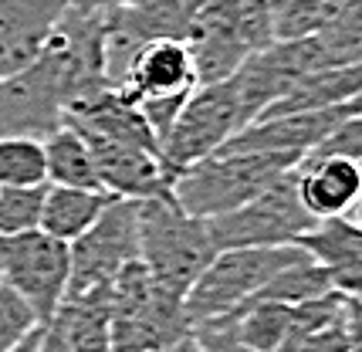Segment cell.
I'll return each instance as SVG.
<instances>
[{"label": "cell", "instance_id": "8", "mask_svg": "<svg viewBox=\"0 0 362 352\" xmlns=\"http://www.w3.org/2000/svg\"><path fill=\"white\" fill-rule=\"evenodd\" d=\"M217 251L234 247H278L295 240L315 227V217L298 200V170L284 173L274 187L254 196L251 204L230 210L223 217L206 221Z\"/></svg>", "mask_w": 362, "mask_h": 352}, {"label": "cell", "instance_id": "6", "mask_svg": "<svg viewBox=\"0 0 362 352\" xmlns=\"http://www.w3.org/2000/svg\"><path fill=\"white\" fill-rule=\"evenodd\" d=\"M312 261L298 244H278V247H234L217 251V257L204 268V274L193 281V288L183 298L189 329L206 322L230 319L240 305L261 291L271 278L291 264Z\"/></svg>", "mask_w": 362, "mask_h": 352}, {"label": "cell", "instance_id": "3", "mask_svg": "<svg viewBox=\"0 0 362 352\" xmlns=\"http://www.w3.org/2000/svg\"><path fill=\"white\" fill-rule=\"evenodd\" d=\"M268 45H274L271 0H204L187 37L197 85L234 78L237 68Z\"/></svg>", "mask_w": 362, "mask_h": 352}, {"label": "cell", "instance_id": "33", "mask_svg": "<svg viewBox=\"0 0 362 352\" xmlns=\"http://www.w3.org/2000/svg\"><path fill=\"white\" fill-rule=\"evenodd\" d=\"M346 332H349V352H362V302L346 295Z\"/></svg>", "mask_w": 362, "mask_h": 352}, {"label": "cell", "instance_id": "32", "mask_svg": "<svg viewBox=\"0 0 362 352\" xmlns=\"http://www.w3.org/2000/svg\"><path fill=\"white\" fill-rule=\"evenodd\" d=\"M332 274V288L342 291V295H352V298H362V261L356 264H346L339 271H329Z\"/></svg>", "mask_w": 362, "mask_h": 352}, {"label": "cell", "instance_id": "5", "mask_svg": "<svg viewBox=\"0 0 362 352\" xmlns=\"http://www.w3.org/2000/svg\"><path fill=\"white\" fill-rule=\"evenodd\" d=\"M189 332L183 298L159 288L139 257L112 278V352H163Z\"/></svg>", "mask_w": 362, "mask_h": 352}, {"label": "cell", "instance_id": "25", "mask_svg": "<svg viewBox=\"0 0 362 352\" xmlns=\"http://www.w3.org/2000/svg\"><path fill=\"white\" fill-rule=\"evenodd\" d=\"M45 180V146L24 136H0V187H37Z\"/></svg>", "mask_w": 362, "mask_h": 352}, {"label": "cell", "instance_id": "12", "mask_svg": "<svg viewBox=\"0 0 362 352\" xmlns=\"http://www.w3.org/2000/svg\"><path fill=\"white\" fill-rule=\"evenodd\" d=\"M204 0H136L105 14V68L119 88L129 54L146 41H187Z\"/></svg>", "mask_w": 362, "mask_h": 352}, {"label": "cell", "instance_id": "17", "mask_svg": "<svg viewBox=\"0 0 362 352\" xmlns=\"http://www.w3.org/2000/svg\"><path fill=\"white\" fill-rule=\"evenodd\" d=\"M362 196V163L349 156H305L298 166V200L315 221L346 217Z\"/></svg>", "mask_w": 362, "mask_h": 352}, {"label": "cell", "instance_id": "23", "mask_svg": "<svg viewBox=\"0 0 362 352\" xmlns=\"http://www.w3.org/2000/svg\"><path fill=\"white\" fill-rule=\"evenodd\" d=\"M329 291H335L332 288V274L325 271L322 264H315V261H301V264H291V268L278 271L264 288L254 291L240 308L257 305V302L301 305V302H308V298H322V295H329ZM240 308H237V312H240Z\"/></svg>", "mask_w": 362, "mask_h": 352}, {"label": "cell", "instance_id": "4", "mask_svg": "<svg viewBox=\"0 0 362 352\" xmlns=\"http://www.w3.org/2000/svg\"><path fill=\"white\" fill-rule=\"evenodd\" d=\"M214 257L217 247L206 221L189 217L170 193L139 200V261L159 288L187 298Z\"/></svg>", "mask_w": 362, "mask_h": 352}, {"label": "cell", "instance_id": "30", "mask_svg": "<svg viewBox=\"0 0 362 352\" xmlns=\"http://www.w3.org/2000/svg\"><path fill=\"white\" fill-rule=\"evenodd\" d=\"M342 312H346V308H342ZM295 352H349L346 315H339V319L332 322V325H325V329L312 332L308 339H301Z\"/></svg>", "mask_w": 362, "mask_h": 352}, {"label": "cell", "instance_id": "36", "mask_svg": "<svg viewBox=\"0 0 362 352\" xmlns=\"http://www.w3.org/2000/svg\"><path fill=\"white\" fill-rule=\"evenodd\" d=\"M163 352H210V349H206L204 342H200V339H197L193 332H189L187 339H180L176 346H170V349H163Z\"/></svg>", "mask_w": 362, "mask_h": 352}, {"label": "cell", "instance_id": "27", "mask_svg": "<svg viewBox=\"0 0 362 352\" xmlns=\"http://www.w3.org/2000/svg\"><path fill=\"white\" fill-rule=\"evenodd\" d=\"M332 64L362 61V0H346L329 28L315 34Z\"/></svg>", "mask_w": 362, "mask_h": 352}, {"label": "cell", "instance_id": "11", "mask_svg": "<svg viewBox=\"0 0 362 352\" xmlns=\"http://www.w3.org/2000/svg\"><path fill=\"white\" fill-rule=\"evenodd\" d=\"M68 257L71 274L64 298L109 285L129 261L139 257V200H112L105 213L68 244Z\"/></svg>", "mask_w": 362, "mask_h": 352}, {"label": "cell", "instance_id": "34", "mask_svg": "<svg viewBox=\"0 0 362 352\" xmlns=\"http://www.w3.org/2000/svg\"><path fill=\"white\" fill-rule=\"evenodd\" d=\"M136 0H68V7L75 11H88V14H109V11H119V7H129Z\"/></svg>", "mask_w": 362, "mask_h": 352}, {"label": "cell", "instance_id": "26", "mask_svg": "<svg viewBox=\"0 0 362 352\" xmlns=\"http://www.w3.org/2000/svg\"><path fill=\"white\" fill-rule=\"evenodd\" d=\"M47 183L37 187H0V237H14L41 227Z\"/></svg>", "mask_w": 362, "mask_h": 352}, {"label": "cell", "instance_id": "18", "mask_svg": "<svg viewBox=\"0 0 362 352\" xmlns=\"http://www.w3.org/2000/svg\"><path fill=\"white\" fill-rule=\"evenodd\" d=\"M47 325L58 329L71 352H112V281L68 295Z\"/></svg>", "mask_w": 362, "mask_h": 352}, {"label": "cell", "instance_id": "2", "mask_svg": "<svg viewBox=\"0 0 362 352\" xmlns=\"http://www.w3.org/2000/svg\"><path fill=\"white\" fill-rule=\"evenodd\" d=\"M305 156L295 153H230L221 149L206 160L187 166L173 180V196L189 217L214 221L251 204L254 196L274 187L284 173L298 170Z\"/></svg>", "mask_w": 362, "mask_h": 352}, {"label": "cell", "instance_id": "21", "mask_svg": "<svg viewBox=\"0 0 362 352\" xmlns=\"http://www.w3.org/2000/svg\"><path fill=\"white\" fill-rule=\"evenodd\" d=\"M45 180L51 187H75V190H102L95 156L85 136L71 126H62L45 143Z\"/></svg>", "mask_w": 362, "mask_h": 352}, {"label": "cell", "instance_id": "15", "mask_svg": "<svg viewBox=\"0 0 362 352\" xmlns=\"http://www.w3.org/2000/svg\"><path fill=\"white\" fill-rule=\"evenodd\" d=\"M197 88V71L187 41H146L129 54L119 92L139 105L149 98L189 95Z\"/></svg>", "mask_w": 362, "mask_h": 352}, {"label": "cell", "instance_id": "10", "mask_svg": "<svg viewBox=\"0 0 362 352\" xmlns=\"http://www.w3.org/2000/svg\"><path fill=\"white\" fill-rule=\"evenodd\" d=\"M325 68H332V58L325 54L318 37L274 41L264 51L251 54L234 75V88H237V98H240V112H244V126L257 122L298 81H305L308 75H315V71H325Z\"/></svg>", "mask_w": 362, "mask_h": 352}, {"label": "cell", "instance_id": "16", "mask_svg": "<svg viewBox=\"0 0 362 352\" xmlns=\"http://www.w3.org/2000/svg\"><path fill=\"white\" fill-rule=\"evenodd\" d=\"M68 0H0V81L41 54Z\"/></svg>", "mask_w": 362, "mask_h": 352}, {"label": "cell", "instance_id": "19", "mask_svg": "<svg viewBox=\"0 0 362 352\" xmlns=\"http://www.w3.org/2000/svg\"><path fill=\"white\" fill-rule=\"evenodd\" d=\"M362 92V61L352 64H332L325 71H315L305 81H298L284 98H278L261 119L291 112H315V109H332V105H346Z\"/></svg>", "mask_w": 362, "mask_h": 352}, {"label": "cell", "instance_id": "7", "mask_svg": "<svg viewBox=\"0 0 362 352\" xmlns=\"http://www.w3.org/2000/svg\"><path fill=\"white\" fill-rule=\"evenodd\" d=\"M240 129H244V112H240L234 78L197 85L176 115L173 129L159 143V156L170 173L180 176L187 166L221 153Z\"/></svg>", "mask_w": 362, "mask_h": 352}, {"label": "cell", "instance_id": "31", "mask_svg": "<svg viewBox=\"0 0 362 352\" xmlns=\"http://www.w3.org/2000/svg\"><path fill=\"white\" fill-rule=\"evenodd\" d=\"M193 336L200 339L210 352H247L240 342H237L234 329H230L227 322H206L200 329H193Z\"/></svg>", "mask_w": 362, "mask_h": 352}, {"label": "cell", "instance_id": "35", "mask_svg": "<svg viewBox=\"0 0 362 352\" xmlns=\"http://www.w3.org/2000/svg\"><path fill=\"white\" fill-rule=\"evenodd\" d=\"M37 352H71V349L64 346V339L58 336L54 325H45V329H41V346H37Z\"/></svg>", "mask_w": 362, "mask_h": 352}, {"label": "cell", "instance_id": "28", "mask_svg": "<svg viewBox=\"0 0 362 352\" xmlns=\"http://www.w3.org/2000/svg\"><path fill=\"white\" fill-rule=\"evenodd\" d=\"M37 329H41V319L34 315V308L0 281V352H11L17 342H24Z\"/></svg>", "mask_w": 362, "mask_h": 352}, {"label": "cell", "instance_id": "9", "mask_svg": "<svg viewBox=\"0 0 362 352\" xmlns=\"http://www.w3.org/2000/svg\"><path fill=\"white\" fill-rule=\"evenodd\" d=\"M71 257L68 244L45 234L41 227L14 237H0V281L34 308L41 325L54 319L68 291Z\"/></svg>", "mask_w": 362, "mask_h": 352}, {"label": "cell", "instance_id": "13", "mask_svg": "<svg viewBox=\"0 0 362 352\" xmlns=\"http://www.w3.org/2000/svg\"><path fill=\"white\" fill-rule=\"evenodd\" d=\"M352 115H356V109H352V102H346V105L315 109V112L257 119V122L240 129L223 149H230V153H295V156H308Z\"/></svg>", "mask_w": 362, "mask_h": 352}, {"label": "cell", "instance_id": "29", "mask_svg": "<svg viewBox=\"0 0 362 352\" xmlns=\"http://www.w3.org/2000/svg\"><path fill=\"white\" fill-rule=\"evenodd\" d=\"M308 156H349V160L362 163V115L346 119V122L335 129L318 149H312Z\"/></svg>", "mask_w": 362, "mask_h": 352}, {"label": "cell", "instance_id": "20", "mask_svg": "<svg viewBox=\"0 0 362 352\" xmlns=\"http://www.w3.org/2000/svg\"><path fill=\"white\" fill-rule=\"evenodd\" d=\"M112 200H119V196H112L109 190H75V187L47 183L45 207H41V230L71 244L105 213Z\"/></svg>", "mask_w": 362, "mask_h": 352}, {"label": "cell", "instance_id": "40", "mask_svg": "<svg viewBox=\"0 0 362 352\" xmlns=\"http://www.w3.org/2000/svg\"><path fill=\"white\" fill-rule=\"evenodd\" d=\"M359 302H362V298H359Z\"/></svg>", "mask_w": 362, "mask_h": 352}, {"label": "cell", "instance_id": "24", "mask_svg": "<svg viewBox=\"0 0 362 352\" xmlns=\"http://www.w3.org/2000/svg\"><path fill=\"white\" fill-rule=\"evenodd\" d=\"M346 0H284L271 4L274 11V41H298L315 37L329 28Z\"/></svg>", "mask_w": 362, "mask_h": 352}, {"label": "cell", "instance_id": "1", "mask_svg": "<svg viewBox=\"0 0 362 352\" xmlns=\"http://www.w3.org/2000/svg\"><path fill=\"white\" fill-rule=\"evenodd\" d=\"M105 88H115L105 68V14L68 7L41 54L0 81V136L45 143L71 105Z\"/></svg>", "mask_w": 362, "mask_h": 352}, {"label": "cell", "instance_id": "14", "mask_svg": "<svg viewBox=\"0 0 362 352\" xmlns=\"http://www.w3.org/2000/svg\"><path fill=\"white\" fill-rule=\"evenodd\" d=\"M85 143H88L95 156L98 183L112 196H119V200H153V196H166L173 190L176 176L166 170L159 153L112 143V139H102V136H85Z\"/></svg>", "mask_w": 362, "mask_h": 352}, {"label": "cell", "instance_id": "22", "mask_svg": "<svg viewBox=\"0 0 362 352\" xmlns=\"http://www.w3.org/2000/svg\"><path fill=\"white\" fill-rule=\"evenodd\" d=\"M295 244H298L315 264H322L325 271H339V268H346V264L362 261V227H356L349 217L315 221V227L305 230Z\"/></svg>", "mask_w": 362, "mask_h": 352}, {"label": "cell", "instance_id": "37", "mask_svg": "<svg viewBox=\"0 0 362 352\" xmlns=\"http://www.w3.org/2000/svg\"><path fill=\"white\" fill-rule=\"evenodd\" d=\"M41 329H45V325H41ZM41 329H37V332H31L24 342H17L11 352H37V346H41Z\"/></svg>", "mask_w": 362, "mask_h": 352}, {"label": "cell", "instance_id": "38", "mask_svg": "<svg viewBox=\"0 0 362 352\" xmlns=\"http://www.w3.org/2000/svg\"><path fill=\"white\" fill-rule=\"evenodd\" d=\"M346 217H349V221H352V224H356V227H362V196H359V200H356V207L349 210Z\"/></svg>", "mask_w": 362, "mask_h": 352}, {"label": "cell", "instance_id": "39", "mask_svg": "<svg viewBox=\"0 0 362 352\" xmlns=\"http://www.w3.org/2000/svg\"><path fill=\"white\" fill-rule=\"evenodd\" d=\"M271 4H284V0H271Z\"/></svg>", "mask_w": 362, "mask_h": 352}]
</instances>
